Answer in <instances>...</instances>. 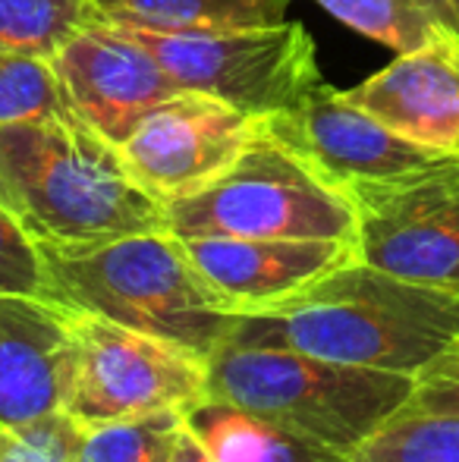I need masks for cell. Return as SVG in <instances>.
Returning a JSON list of instances; mask_svg holds the SVG:
<instances>
[{
    "mask_svg": "<svg viewBox=\"0 0 459 462\" xmlns=\"http://www.w3.org/2000/svg\"><path fill=\"white\" fill-rule=\"evenodd\" d=\"M359 35L397 51L422 48L441 35L459 32L450 0H315Z\"/></svg>",
    "mask_w": 459,
    "mask_h": 462,
    "instance_id": "obj_17",
    "label": "cell"
},
{
    "mask_svg": "<svg viewBox=\"0 0 459 462\" xmlns=\"http://www.w3.org/2000/svg\"><path fill=\"white\" fill-rule=\"evenodd\" d=\"M262 116L202 92H179L151 110L116 145L129 177L154 201L189 199L236 164Z\"/></svg>",
    "mask_w": 459,
    "mask_h": 462,
    "instance_id": "obj_9",
    "label": "cell"
},
{
    "mask_svg": "<svg viewBox=\"0 0 459 462\" xmlns=\"http://www.w3.org/2000/svg\"><path fill=\"white\" fill-rule=\"evenodd\" d=\"M0 201H4V205L10 208L13 214H16V201H13V192H10V183H6L4 171H0ZM16 217H19V214H16Z\"/></svg>",
    "mask_w": 459,
    "mask_h": 462,
    "instance_id": "obj_26",
    "label": "cell"
},
{
    "mask_svg": "<svg viewBox=\"0 0 459 462\" xmlns=\"http://www.w3.org/2000/svg\"><path fill=\"white\" fill-rule=\"evenodd\" d=\"M186 425L208 447L215 462H355L308 434L211 396L186 412Z\"/></svg>",
    "mask_w": 459,
    "mask_h": 462,
    "instance_id": "obj_15",
    "label": "cell"
},
{
    "mask_svg": "<svg viewBox=\"0 0 459 462\" xmlns=\"http://www.w3.org/2000/svg\"><path fill=\"white\" fill-rule=\"evenodd\" d=\"M183 421L186 412L167 409L142 419L79 428L73 462H170V450Z\"/></svg>",
    "mask_w": 459,
    "mask_h": 462,
    "instance_id": "obj_19",
    "label": "cell"
},
{
    "mask_svg": "<svg viewBox=\"0 0 459 462\" xmlns=\"http://www.w3.org/2000/svg\"><path fill=\"white\" fill-rule=\"evenodd\" d=\"M69 381L63 412L79 428L179 409L208 396V359L173 340L67 309Z\"/></svg>",
    "mask_w": 459,
    "mask_h": 462,
    "instance_id": "obj_7",
    "label": "cell"
},
{
    "mask_svg": "<svg viewBox=\"0 0 459 462\" xmlns=\"http://www.w3.org/2000/svg\"><path fill=\"white\" fill-rule=\"evenodd\" d=\"M69 110L120 145L158 104L183 88L158 60L111 23H95L54 57Z\"/></svg>",
    "mask_w": 459,
    "mask_h": 462,
    "instance_id": "obj_11",
    "label": "cell"
},
{
    "mask_svg": "<svg viewBox=\"0 0 459 462\" xmlns=\"http://www.w3.org/2000/svg\"><path fill=\"white\" fill-rule=\"evenodd\" d=\"M450 6H454V13H456V23H459V0H450Z\"/></svg>",
    "mask_w": 459,
    "mask_h": 462,
    "instance_id": "obj_27",
    "label": "cell"
},
{
    "mask_svg": "<svg viewBox=\"0 0 459 462\" xmlns=\"http://www.w3.org/2000/svg\"><path fill=\"white\" fill-rule=\"evenodd\" d=\"M179 243L198 277L233 315L283 302L355 258L353 243L340 239L186 236Z\"/></svg>",
    "mask_w": 459,
    "mask_h": 462,
    "instance_id": "obj_12",
    "label": "cell"
},
{
    "mask_svg": "<svg viewBox=\"0 0 459 462\" xmlns=\"http://www.w3.org/2000/svg\"><path fill=\"white\" fill-rule=\"evenodd\" d=\"M353 459L355 462H459V415L403 409Z\"/></svg>",
    "mask_w": 459,
    "mask_h": 462,
    "instance_id": "obj_20",
    "label": "cell"
},
{
    "mask_svg": "<svg viewBox=\"0 0 459 462\" xmlns=\"http://www.w3.org/2000/svg\"><path fill=\"white\" fill-rule=\"evenodd\" d=\"M416 377L227 337L208 359V396L355 457L409 406Z\"/></svg>",
    "mask_w": 459,
    "mask_h": 462,
    "instance_id": "obj_4",
    "label": "cell"
},
{
    "mask_svg": "<svg viewBox=\"0 0 459 462\" xmlns=\"http://www.w3.org/2000/svg\"><path fill=\"white\" fill-rule=\"evenodd\" d=\"M79 425L50 412L23 425H0V462H73Z\"/></svg>",
    "mask_w": 459,
    "mask_h": 462,
    "instance_id": "obj_22",
    "label": "cell"
},
{
    "mask_svg": "<svg viewBox=\"0 0 459 462\" xmlns=\"http://www.w3.org/2000/svg\"><path fill=\"white\" fill-rule=\"evenodd\" d=\"M362 110L403 139L425 148L459 152V32L409 54H397L381 73L346 88Z\"/></svg>",
    "mask_w": 459,
    "mask_h": 462,
    "instance_id": "obj_13",
    "label": "cell"
},
{
    "mask_svg": "<svg viewBox=\"0 0 459 462\" xmlns=\"http://www.w3.org/2000/svg\"><path fill=\"white\" fill-rule=\"evenodd\" d=\"M95 23V0H0V51L54 60Z\"/></svg>",
    "mask_w": 459,
    "mask_h": 462,
    "instance_id": "obj_18",
    "label": "cell"
},
{
    "mask_svg": "<svg viewBox=\"0 0 459 462\" xmlns=\"http://www.w3.org/2000/svg\"><path fill=\"white\" fill-rule=\"evenodd\" d=\"M293 0H95L101 23L148 32H215L283 23Z\"/></svg>",
    "mask_w": 459,
    "mask_h": 462,
    "instance_id": "obj_16",
    "label": "cell"
},
{
    "mask_svg": "<svg viewBox=\"0 0 459 462\" xmlns=\"http://www.w3.org/2000/svg\"><path fill=\"white\" fill-rule=\"evenodd\" d=\"M344 192L355 211V262L459 296V152Z\"/></svg>",
    "mask_w": 459,
    "mask_h": 462,
    "instance_id": "obj_8",
    "label": "cell"
},
{
    "mask_svg": "<svg viewBox=\"0 0 459 462\" xmlns=\"http://www.w3.org/2000/svg\"><path fill=\"white\" fill-rule=\"evenodd\" d=\"M116 29L133 35L183 92L211 95L249 116L289 110L321 82L315 38L302 23L215 32Z\"/></svg>",
    "mask_w": 459,
    "mask_h": 462,
    "instance_id": "obj_6",
    "label": "cell"
},
{
    "mask_svg": "<svg viewBox=\"0 0 459 462\" xmlns=\"http://www.w3.org/2000/svg\"><path fill=\"white\" fill-rule=\"evenodd\" d=\"M69 353L63 305L0 292V425L63 412Z\"/></svg>",
    "mask_w": 459,
    "mask_h": 462,
    "instance_id": "obj_14",
    "label": "cell"
},
{
    "mask_svg": "<svg viewBox=\"0 0 459 462\" xmlns=\"http://www.w3.org/2000/svg\"><path fill=\"white\" fill-rule=\"evenodd\" d=\"M167 233L245 239H355L353 201L264 120L236 164L211 186L164 208Z\"/></svg>",
    "mask_w": 459,
    "mask_h": 462,
    "instance_id": "obj_5",
    "label": "cell"
},
{
    "mask_svg": "<svg viewBox=\"0 0 459 462\" xmlns=\"http://www.w3.org/2000/svg\"><path fill=\"white\" fill-rule=\"evenodd\" d=\"M170 462H215V457H211L208 447L198 440V434L183 421V428H179V434H177V444H173V450H170Z\"/></svg>",
    "mask_w": 459,
    "mask_h": 462,
    "instance_id": "obj_25",
    "label": "cell"
},
{
    "mask_svg": "<svg viewBox=\"0 0 459 462\" xmlns=\"http://www.w3.org/2000/svg\"><path fill=\"white\" fill-rule=\"evenodd\" d=\"M50 116H76L54 60L0 51V129Z\"/></svg>",
    "mask_w": 459,
    "mask_h": 462,
    "instance_id": "obj_21",
    "label": "cell"
},
{
    "mask_svg": "<svg viewBox=\"0 0 459 462\" xmlns=\"http://www.w3.org/2000/svg\"><path fill=\"white\" fill-rule=\"evenodd\" d=\"M0 292L48 299V271L35 236L0 201Z\"/></svg>",
    "mask_w": 459,
    "mask_h": 462,
    "instance_id": "obj_23",
    "label": "cell"
},
{
    "mask_svg": "<svg viewBox=\"0 0 459 462\" xmlns=\"http://www.w3.org/2000/svg\"><path fill=\"white\" fill-rule=\"evenodd\" d=\"M406 409H412V412L459 415V343L418 371L416 390H412Z\"/></svg>",
    "mask_w": 459,
    "mask_h": 462,
    "instance_id": "obj_24",
    "label": "cell"
},
{
    "mask_svg": "<svg viewBox=\"0 0 459 462\" xmlns=\"http://www.w3.org/2000/svg\"><path fill=\"white\" fill-rule=\"evenodd\" d=\"M262 120L327 183L340 189L359 180L399 177L447 154L397 135L368 110H362L344 88H334L327 82H318L289 110Z\"/></svg>",
    "mask_w": 459,
    "mask_h": 462,
    "instance_id": "obj_10",
    "label": "cell"
},
{
    "mask_svg": "<svg viewBox=\"0 0 459 462\" xmlns=\"http://www.w3.org/2000/svg\"><path fill=\"white\" fill-rule=\"evenodd\" d=\"M48 271V302L88 311L123 328L173 340L211 359L239 315L208 290L183 243L167 230L105 243H38Z\"/></svg>",
    "mask_w": 459,
    "mask_h": 462,
    "instance_id": "obj_3",
    "label": "cell"
},
{
    "mask_svg": "<svg viewBox=\"0 0 459 462\" xmlns=\"http://www.w3.org/2000/svg\"><path fill=\"white\" fill-rule=\"evenodd\" d=\"M233 337L416 377L459 343V296L353 258L296 296L239 315Z\"/></svg>",
    "mask_w": 459,
    "mask_h": 462,
    "instance_id": "obj_1",
    "label": "cell"
},
{
    "mask_svg": "<svg viewBox=\"0 0 459 462\" xmlns=\"http://www.w3.org/2000/svg\"><path fill=\"white\" fill-rule=\"evenodd\" d=\"M0 171L35 243L79 245L167 230L164 205L129 177L114 142L79 116L4 126Z\"/></svg>",
    "mask_w": 459,
    "mask_h": 462,
    "instance_id": "obj_2",
    "label": "cell"
}]
</instances>
